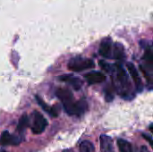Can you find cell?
Masks as SVG:
<instances>
[{"label":"cell","mask_w":153,"mask_h":152,"mask_svg":"<svg viewBox=\"0 0 153 152\" xmlns=\"http://www.w3.org/2000/svg\"><path fill=\"white\" fill-rule=\"evenodd\" d=\"M116 68H117V80L119 81V82L121 84V90H119L120 95L124 99H133L132 94L129 92L130 83H129L128 76H127L125 69L119 64H117L116 65Z\"/></svg>","instance_id":"obj_1"},{"label":"cell","mask_w":153,"mask_h":152,"mask_svg":"<svg viewBox=\"0 0 153 152\" xmlns=\"http://www.w3.org/2000/svg\"><path fill=\"white\" fill-rule=\"evenodd\" d=\"M67 65H68V69L71 72L78 73L87 69L93 68L95 66V64L91 59L84 58L82 56H74L70 59Z\"/></svg>","instance_id":"obj_2"},{"label":"cell","mask_w":153,"mask_h":152,"mask_svg":"<svg viewBox=\"0 0 153 152\" xmlns=\"http://www.w3.org/2000/svg\"><path fill=\"white\" fill-rule=\"evenodd\" d=\"M63 107L65 111L69 116H80L88 108L87 102L84 99H81L77 102H74V100H71L65 103H63Z\"/></svg>","instance_id":"obj_3"},{"label":"cell","mask_w":153,"mask_h":152,"mask_svg":"<svg viewBox=\"0 0 153 152\" xmlns=\"http://www.w3.org/2000/svg\"><path fill=\"white\" fill-rule=\"evenodd\" d=\"M33 116H34V120H33V125L31 126V131L34 134H40L46 130L48 126V121L38 111H35L33 113Z\"/></svg>","instance_id":"obj_4"},{"label":"cell","mask_w":153,"mask_h":152,"mask_svg":"<svg viewBox=\"0 0 153 152\" xmlns=\"http://www.w3.org/2000/svg\"><path fill=\"white\" fill-rule=\"evenodd\" d=\"M127 69L130 73V75L132 76V79L134 80V82L135 83V87L137 91H142L143 89V82L141 80V77L139 75V73L136 69V67L134 66V64L132 63H127Z\"/></svg>","instance_id":"obj_5"},{"label":"cell","mask_w":153,"mask_h":152,"mask_svg":"<svg viewBox=\"0 0 153 152\" xmlns=\"http://www.w3.org/2000/svg\"><path fill=\"white\" fill-rule=\"evenodd\" d=\"M21 142V139L10 134L8 131H4L0 136V145L8 146V145H18Z\"/></svg>","instance_id":"obj_6"},{"label":"cell","mask_w":153,"mask_h":152,"mask_svg":"<svg viewBox=\"0 0 153 152\" xmlns=\"http://www.w3.org/2000/svg\"><path fill=\"white\" fill-rule=\"evenodd\" d=\"M100 55L105 58H108L111 56L112 53V39L110 37L105 38L100 46Z\"/></svg>","instance_id":"obj_7"},{"label":"cell","mask_w":153,"mask_h":152,"mask_svg":"<svg viewBox=\"0 0 153 152\" xmlns=\"http://www.w3.org/2000/svg\"><path fill=\"white\" fill-rule=\"evenodd\" d=\"M84 78L89 84H97L103 82L106 80V75L101 72H91L86 73Z\"/></svg>","instance_id":"obj_8"},{"label":"cell","mask_w":153,"mask_h":152,"mask_svg":"<svg viewBox=\"0 0 153 152\" xmlns=\"http://www.w3.org/2000/svg\"><path fill=\"white\" fill-rule=\"evenodd\" d=\"M100 151L101 152H115L112 139L108 135H101L100 138Z\"/></svg>","instance_id":"obj_9"},{"label":"cell","mask_w":153,"mask_h":152,"mask_svg":"<svg viewBox=\"0 0 153 152\" xmlns=\"http://www.w3.org/2000/svg\"><path fill=\"white\" fill-rule=\"evenodd\" d=\"M59 80L61 82H67V83L71 84L75 90H79L81 89V87H82V81L78 77H74V76H73L71 74L62 75V76L59 77Z\"/></svg>","instance_id":"obj_10"},{"label":"cell","mask_w":153,"mask_h":152,"mask_svg":"<svg viewBox=\"0 0 153 152\" xmlns=\"http://www.w3.org/2000/svg\"><path fill=\"white\" fill-rule=\"evenodd\" d=\"M36 99L39 103V105L42 108V109L44 111H46L48 114H49L51 116L53 117H56L58 116V114H59V109L57 108V106H54V107H49L48 105H47L39 96L36 97Z\"/></svg>","instance_id":"obj_11"},{"label":"cell","mask_w":153,"mask_h":152,"mask_svg":"<svg viewBox=\"0 0 153 152\" xmlns=\"http://www.w3.org/2000/svg\"><path fill=\"white\" fill-rule=\"evenodd\" d=\"M56 95L62 101V104L71 101V100H74V96H73L72 92L67 89H64V88L57 89L56 91Z\"/></svg>","instance_id":"obj_12"},{"label":"cell","mask_w":153,"mask_h":152,"mask_svg":"<svg viewBox=\"0 0 153 152\" xmlns=\"http://www.w3.org/2000/svg\"><path fill=\"white\" fill-rule=\"evenodd\" d=\"M113 58L114 59H121L125 56V47L122 43H115L114 47H113Z\"/></svg>","instance_id":"obj_13"},{"label":"cell","mask_w":153,"mask_h":152,"mask_svg":"<svg viewBox=\"0 0 153 152\" xmlns=\"http://www.w3.org/2000/svg\"><path fill=\"white\" fill-rule=\"evenodd\" d=\"M117 146L120 152H134L133 145L126 140L124 139L117 140Z\"/></svg>","instance_id":"obj_14"},{"label":"cell","mask_w":153,"mask_h":152,"mask_svg":"<svg viewBox=\"0 0 153 152\" xmlns=\"http://www.w3.org/2000/svg\"><path fill=\"white\" fill-rule=\"evenodd\" d=\"M143 60L147 63L148 66L153 68V47L151 46H146L145 52L143 55Z\"/></svg>","instance_id":"obj_15"},{"label":"cell","mask_w":153,"mask_h":152,"mask_svg":"<svg viewBox=\"0 0 153 152\" xmlns=\"http://www.w3.org/2000/svg\"><path fill=\"white\" fill-rule=\"evenodd\" d=\"M29 125H30V120H29L28 116L27 115H23L20 118V120H19V123H18V125H17V131L20 133H23L27 129Z\"/></svg>","instance_id":"obj_16"},{"label":"cell","mask_w":153,"mask_h":152,"mask_svg":"<svg viewBox=\"0 0 153 152\" xmlns=\"http://www.w3.org/2000/svg\"><path fill=\"white\" fill-rule=\"evenodd\" d=\"M95 147L89 141H83L80 144V152H94Z\"/></svg>","instance_id":"obj_17"},{"label":"cell","mask_w":153,"mask_h":152,"mask_svg":"<svg viewBox=\"0 0 153 152\" xmlns=\"http://www.w3.org/2000/svg\"><path fill=\"white\" fill-rule=\"evenodd\" d=\"M140 70L142 71V73H143V75L145 76L146 80H147V82L150 86H153V76L147 71L145 70L143 66H140Z\"/></svg>","instance_id":"obj_18"},{"label":"cell","mask_w":153,"mask_h":152,"mask_svg":"<svg viewBox=\"0 0 153 152\" xmlns=\"http://www.w3.org/2000/svg\"><path fill=\"white\" fill-rule=\"evenodd\" d=\"M105 99H106L107 102H110V101L113 100V99H114V93H113V90L110 88H108L105 90Z\"/></svg>","instance_id":"obj_19"},{"label":"cell","mask_w":153,"mask_h":152,"mask_svg":"<svg viewBox=\"0 0 153 152\" xmlns=\"http://www.w3.org/2000/svg\"><path fill=\"white\" fill-rule=\"evenodd\" d=\"M99 65L101 67V69H103V71H105V72H109L110 71V65L108 63H106L105 61H100Z\"/></svg>","instance_id":"obj_20"},{"label":"cell","mask_w":153,"mask_h":152,"mask_svg":"<svg viewBox=\"0 0 153 152\" xmlns=\"http://www.w3.org/2000/svg\"><path fill=\"white\" fill-rule=\"evenodd\" d=\"M143 138H144V139H145V140H146V141H147V142L150 143V145H151V146H152V147L153 148V138L152 137V136H150V135H148V134H144V133L143 134Z\"/></svg>","instance_id":"obj_21"},{"label":"cell","mask_w":153,"mask_h":152,"mask_svg":"<svg viewBox=\"0 0 153 152\" xmlns=\"http://www.w3.org/2000/svg\"><path fill=\"white\" fill-rule=\"evenodd\" d=\"M141 152H148V150H147L146 147L143 146V147H142V150H141Z\"/></svg>","instance_id":"obj_22"},{"label":"cell","mask_w":153,"mask_h":152,"mask_svg":"<svg viewBox=\"0 0 153 152\" xmlns=\"http://www.w3.org/2000/svg\"><path fill=\"white\" fill-rule=\"evenodd\" d=\"M150 131L153 133V124H152L151 125H150Z\"/></svg>","instance_id":"obj_23"},{"label":"cell","mask_w":153,"mask_h":152,"mask_svg":"<svg viewBox=\"0 0 153 152\" xmlns=\"http://www.w3.org/2000/svg\"><path fill=\"white\" fill-rule=\"evenodd\" d=\"M63 152H74L73 150H65V151H63Z\"/></svg>","instance_id":"obj_24"},{"label":"cell","mask_w":153,"mask_h":152,"mask_svg":"<svg viewBox=\"0 0 153 152\" xmlns=\"http://www.w3.org/2000/svg\"><path fill=\"white\" fill-rule=\"evenodd\" d=\"M0 152H7L6 151H4V149H2V148H0Z\"/></svg>","instance_id":"obj_25"}]
</instances>
